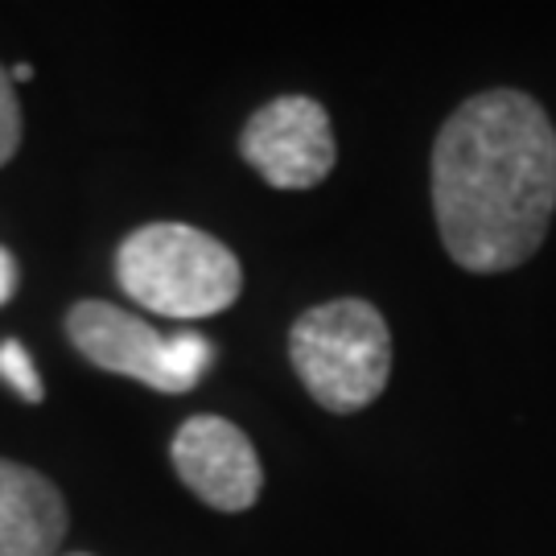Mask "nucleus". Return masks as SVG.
Instances as JSON below:
<instances>
[{"label":"nucleus","instance_id":"2","mask_svg":"<svg viewBox=\"0 0 556 556\" xmlns=\"http://www.w3.org/2000/svg\"><path fill=\"white\" fill-rule=\"evenodd\" d=\"M119 289L149 314L194 321L239 301L243 273L231 248L186 223H149L119 243Z\"/></svg>","mask_w":556,"mask_h":556},{"label":"nucleus","instance_id":"7","mask_svg":"<svg viewBox=\"0 0 556 556\" xmlns=\"http://www.w3.org/2000/svg\"><path fill=\"white\" fill-rule=\"evenodd\" d=\"M66 536V503L50 478L0 457V556H54Z\"/></svg>","mask_w":556,"mask_h":556},{"label":"nucleus","instance_id":"4","mask_svg":"<svg viewBox=\"0 0 556 556\" xmlns=\"http://www.w3.org/2000/svg\"><path fill=\"white\" fill-rule=\"evenodd\" d=\"M66 334L83 358L112 376L140 379L157 392H190L211 371V342L199 334L161 338L149 321L108 301H79L66 314Z\"/></svg>","mask_w":556,"mask_h":556},{"label":"nucleus","instance_id":"8","mask_svg":"<svg viewBox=\"0 0 556 556\" xmlns=\"http://www.w3.org/2000/svg\"><path fill=\"white\" fill-rule=\"evenodd\" d=\"M0 379H4L21 400H29V404H38V400L46 396L34 358H29V351H25L21 342H13V338L0 342Z\"/></svg>","mask_w":556,"mask_h":556},{"label":"nucleus","instance_id":"10","mask_svg":"<svg viewBox=\"0 0 556 556\" xmlns=\"http://www.w3.org/2000/svg\"><path fill=\"white\" fill-rule=\"evenodd\" d=\"M17 293V260L0 248V305H9Z\"/></svg>","mask_w":556,"mask_h":556},{"label":"nucleus","instance_id":"9","mask_svg":"<svg viewBox=\"0 0 556 556\" xmlns=\"http://www.w3.org/2000/svg\"><path fill=\"white\" fill-rule=\"evenodd\" d=\"M21 144V103L9 71L0 66V165H9Z\"/></svg>","mask_w":556,"mask_h":556},{"label":"nucleus","instance_id":"1","mask_svg":"<svg viewBox=\"0 0 556 556\" xmlns=\"http://www.w3.org/2000/svg\"><path fill=\"white\" fill-rule=\"evenodd\" d=\"M433 211L466 273L536 256L556 211V132L532 96L495 87L466 100L433 144Z\"/></svg>","mask_w":556,"mask_h":556},{"label":"nucleus","instance_id":"3","mask_svg":"<svg viewBox=\"0 0 556 556\" xmlns=\"http://www.w3.org/2000/svg\"><path fill=\"white\" fill-rule=\"evenodd\" d=\"M289 358L321 408L358 413L388 388L392 334L376 305L358 298L326 301L293 321Z\"/></svg>","mask_w":556,"mask_h":556},{"label":"nucleus","instance_id":"5","mask_svg":"<svg viewBox=\"0 0 556 556\" xmlns=\"http://www.w3.org/2000/svg\"><path fill=\"white\" fill-rule=\"evenodd\" d=\"M239 153L260 178L277 190H309L334 169L330 116L309 96H285L248 119Z\"/></svg>","mask_w":556,"mask_h":556},{"label":"nucleus","instance_id":"6","mask_svg":"<svg viewBox=\"0 0 556 556\" xmlns=\"http://www.w3.org/2000/svg\"><path fill=\"white\" fill-rule=\"evenodd\" d=\"M181 482L215 511H248L260 498L264 470L248 433L223 417H190L169 445Z\"/></svg>","mask_w":556,"mask_h":556}]
</instances>
